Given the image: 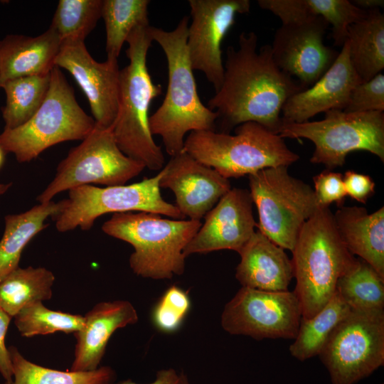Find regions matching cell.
Masks as SVG:
<instances>
[{
	"instance_id": "6da1fadb",
	"label": "cell",
	"mask_w": 384,
	"mask_h": 384,
	"mask_svg": "<svg viewBox=\"0 0 384 384\" xmlns=\"http://www.w3.org/2000/svg\"><path fill=\"white\" fill-rule=\"evenodd\" d=\"M257 43L255 32H242L238 48L226 50L222 85L207 102L218 114L219 132L230 134L240 124L255 122L279 134L284 105L307 88L277 66L270 45L257 50Z\"/></svg>"
},
{
	"instance_id": "7a4b0ae2",
	"label": "cell",
	"mask_w": 384,
	"mask_h": 384,
	"mask_svg": "<svg viewBox=\"0 0 384 384\" xmlns=\"http://www.w3.org/2000/svg\"><path fill=\"white\" fill-rule=\"evenodd\" d=\"M189 17L185 16L170 31L151 26L150 34L165 53L168 85L165 97L149 117L152 135L161 137L171 156L183 151L188 132L215 131L218 114L204 105L198 93L187 50Z\"/></svg>"
},
{
	"instance_id": "3957f363",
	"label": "cell",
	"mask_w": 384,
	"mask_h": 384,
	"mask_svg": "<svg viewBox=\"0 0 384 384\" xmlns=\"http://www.w3.org/2000/svg\"><path fill=\"white\" fill-rule=\"evenodd\" d=\"M149 23L136 26L126 42L129 64L119 75V104L111 127L119 149L128 157L153 171L161 170L165 159L149 127V110L154 99L162 92L154 84L146 64L148 50L153 41Z\"/></svg>"
},
{
	"instance_id": "277c9868",
	"label": "cell",
	"mask_w": 384,
	"mask_h": 384,
	"mask_svg": "<svg viewBox=\"0 0 384 384\" xmlns=\"http://www.w3.org/2000/svg\"><path fill=\"white\" fill-rule=\"evenodd\" d=\"M302 317L309 319L328 303L336 283L356 257L342 241L329 207H318L303 225L292 251Z\"/></svg>"
},
{
	"instance_id": "5b68a950",
	"label": "cell",
	"mask_w": 384,
	"mask_h": 384,
	"mask_svg": "<svg viewBox=\"0 0 384 384\" xmlns=\"http://www.w3.org/2000/svg\"><path fill=\"white\" fill-rule=\"evenodd\" d=\"M201 220L163 218L146 212L114 213L102 231L130 244L134 252L129 262L137 276L171 279L185 270L183 251L201 226Z\"/></svg>"
},
{
	"instance_id": "8992f818",
	"label": "cell",
	"mask_w": 384,
	"mask_h": 384,
	"mask_svg": "<svg viewBox=\"0 0 384 384\" xmlns=\"http://www.w3.org/2000/svg\"><path fill=\"white\" fill-rule=\"evenodd\" d=\"M183 151L228 179L270 167L289 166L299 159L279 134L255 122L239 124L235 134L191 132Z\"/></svg>"
},
{
	"instance_id": "52a82bcc",
	"label": "cell",
	"mask_w": 384,
	"mask_h": 384,
	"mask_svg": "<svg viewBox=\"0 0 384 384\" xmlns=\"http://www.w3.org/2000/svg\"><path fill=\"white\" fill-rule=\"evenodd\" d=\"M95 126V119L80 107L63 73L54 66L49 90L39 109L23 124L4 129L0 146L5 153L14 154L19 163H27L60 142L82 141Z\"/></svg>"
},
{
	"instance_id": "ba28073f",
	"label": "cell",
	"mask_w": 384,
	"mask_h": 384,
	"mask_svg": "<svg viewBox=\"0 0 384 384\" xmlns=\"http://www.w3.org/2000/svg\"><path fill=\"white\" fill-rule=\"evenodd\" d=\"M324 119L302 123L284 124L279 135L284 138H304L312 142V164L331 170L343 166L346 156L356 151H366L384 162V112H346L331 110Z\"/></svg>"
},
{
	"instance_id": "9c48e42d",
	"label": "cell",
	"mask_w": 384,
	"mask_h": 384,
	"mask_svg": "<svg viewBox=\"0 0 384 384\" xmlns=\"http://www.w3.org/2000/svg\"><path fill=\"white\" fill-rule=\"evenodd\" d=\"M287 169H264L248 178L249 191L258 212L257 230L292 252L303 225L319 206L312 188L290 176Z\"/></svg>"
},
{
	"instance_id": "30bf717a",
	"label": "cell",
	"mask_w": 384,
	"mask_h": 384,
	"mask_svg": "<svg viewBox=\"0 0 384 384\" xmlns=\"http://www.w3.org/2000/svg\"><path fill=\"white\" fill-rule=\"evenodd\" d=\"M162 174L161 169L154 177L129 185L73 188L68 191V198L61 201L60 210L51 218L60 233L76 228L90 230L98 217L107 213L146 212L183 220L185 216L177 207L161 196L159 181Z\"/></svg>"
},
{
	"instance_id": "8fae6325",
	"label": "cell",
	"mask_w": 384,
	"mask_h": 384,
	"mask_svg": "<svg viewBox=\"0 0 384 384\" xmlns=\"http://www.w3.org/2000/svg\"><path fill=\"white\" fill-rule=\"evenodd\" d=\"M318 356L331 384H356L370 375L384 364V309H351Z\"/></svg>"
},
{
	"instance_id": "7c38bea8",
	"label": "cell",
	"mask_w": 384,
	"mask_h": 384,
	"mask_svg": "<svg viewBox=\"0 0 384 384\" xmlns=\"http://www.w3.org/2000/svg\"><path fill=\"white\" fill-rule=\"evenodd\" d=\"M145 166L127 156L118 147L111 127L95 126L58 165L53 179L36 198L39 203L51 201L57 194L73 188L100 184L124 185Z\"/></svg>"
},
{
	"instance_id": "4fadbf2b",
	"label": "cell",
	"mask_w": 384,
	"mask_h": 384,
	"mask_svg": "<svg viewBox=\"0 0 384 384\" xmlns=\"http://www.w3.org/2000/svg\"><path fill=\"white\" fill-rule=\"evenodd\" d=\"M302 319L294 292L264 291L242 287L225 306L221 326L232 335L294 339Z\"/></svg>"
},
{
	"instance_id": "5bb4252c",
	"label": "cell",
	"mask_w": 384,
	"mask_h": 384,
	"mask_svg": "<svg viewBox=\"0 0 384 384\" xmlns=\"http://www.w3.org/2000/svg\"><path fill=\"white\" fill-rule=\"evenodd\" d=\"M192 21L188 28L187 50L191 68L205 75L215 92L223 82L222 41L238 14L250 10L249 0H189Z\"/></svg>"
},
{
	"instance_id": "9a60e30c",
	"label": "cell",
	"mask_w": 384,
	"mask_h": 384,
	"mask_svg": "<svg viewBox=\"0 0 384 384\" xmlns=\"http://www.w3.org/2000/svg\"><path fill=\"white\" fill-rule=\"evenodd\" d=\"M328 26L317 16L282 24L270 45L277 66L307 88L322 77L339 54L324 44Z\"/></svg>"
},
{
	"instance_id": "2e32d148",
	"label": "cell",
	"mask_w": 384,
	"mask_h": 384,
	"mask_svg": "<svg viewBox=\"0 0 384 384\" xmlns=\"http://www.w3.org/2000/svg\"><path fill=\"white\" fill-rule=\"evenodd\" d=\"M55 66L68 70L85 95L99 126L110 128L117 117L120 69L118 58L97 62L82 41L61 42Z\"/></svg>"
},
{
	"instance_id": "e0dca14e",
	"label": "cell",
	"mask_w": 384,
	"mask_h": 384,
	"mask_svg": "<svg viewBox=\"0 0 384 384\" xmlns=\"http://www.w3.org/2000/svg\"><path fill=\"white\" fill-rule=\"evenodd\" d=\"M252 204L248 190L231 188L205 215L204 223L184 248V256L221 250L239 252L257 228Z\"/></svg>"
},
{
	"instance_id": "ac0fdd59",
	"label": "cell",
	"mask_w": 384,
	"mask_h": 384,
	"mask_svg": "<svg viewBox=\"0 0 384 384\" xmlns=\"http://www.w3.org/2000/svg\"><path fill=\"white\" fill-rule=\"evenodd\" d=\"M160 188H169L176 206L191 220H201L231 189L229 180L182 151L161 169Z\"/></svg>"
},
{
	"instance_id": "d6986e66",
	"label": "cell",
	"mask_w": 384,
	"mask_h": 384,
	"mask_svg": "<svg viewBox=\"0 0 384 384\" xmlns=\"http://www.w3.org/2000/svg\"><path fill=\"white\" fill-rule=\"evenodd\" d=\"M361 80L349 58L347 41L330 68L311 87L290 97L282 110L284 124L302 123L331 110H343L352 90Z\"/></svg>"
},
{
	"instance_id": "ffe728a7",
	"label": "cell",
	"mask_w": 384,
	"mask_h": 384,
	"mask_svg": "<svg viewBox=\"0 0 384 384\" xmlns=\"http://www.w3.org/2000/svg\"><path fill=\"white\" fill-rule=\"evenodd\" d=\"M139 320L134 306L128 301L115 300L97 304L84 316L76 339L72 371H91L98 368L107 343L113 333Z\"/></svg>"
},
{
	"instance_id": "44dd1931",
	"label": "cell",
	"mask_w": 384,
	"mask_h": 384,
	"mask_svg": "<svg viewBox=\"0 0 384 384\" xmlns=\"http://www.w3.org/2000/svg\"><path fill=\"white\" fill-rule=\"evenodd\" d=\"M235 277L242 287L272 292L288 290L294 277L291 260L284 249L257 230L238 252Z\"/></svg>"
},
{
	"instance_id": "7402d4cb",
	"label": "cell",
	"mask_w": 384,
	"mask_h": 384,
	"mask_svg": "<svg viewBox=\"0 0 384 384\" xmlns=\"http://www.w3.org/2000/svg\"><path fill=\"white\" fill-rule=\"evenodd\" d=\"M60 46V37L50 26L35 37L5 36L0 41V88L12 79L50 73Z\"/></svg>"
},
{
	"instance_id": "603a6c76",
	"label": "cell",
	"mask_w": 384,
	"mask_h": 384,
	"mask_svg": "<svg viewBox=\"0 0 384 384\" xmlns=\"http://www.w3.org/2000/svg\"><path fill=\"white\" fill-rule=\"evenodd\" d=\"M348 250L384 277V208L369 214L363 207L341 206L333 214Z\"/></svg>"
},
{
	"instance_id": "cb8c5ba5",
	"label": "cell",
	"mask_w": 384,
	"mask_h": 384,
	"mask_svg": "<svg viewBox=\"0 0 384 384\" xmlns=\"http://www.w3.org/2000/svg\"><path fill=\"white\" fill-rule=\"evenodd\" d=\"M62 201L38 203L29 210L5 217V229L0 240V281L19 267V261L27 244L48 224L60 210Z\"/></svg>"
},
{
	"instance_id": "d4e9b609",
	"label": "cell",
	"mask_w": 384,
	"mask_h": 384,
	"mask_svg": "<svg viewBox=\"0 0 384 384\" xmlns=\"http://www.w3.org/2000/svg\"><path fill=\"white\" fill-rule=\"evenodd\" d=\"M350 61L362 82L384 68V15L380 9L368 11L348 28Z\"/></svg>"
},
{
	"instance_id": "484cf974",
	"label": "cell",
	"mask_w": 384,
	"mask_h": 384,
	"mask_svg": "<svg viewBox=\"0 0 384 384\" xmlns=\"http://www.w3.org/2000/svg\"><path fill=\"white\" fill-rule=\"evenodd\" d=\"M53 273L45 267H17L0 281V309L14 318L23 308L52 297Z\"/></svg>"
},
{
	"instance_id": "4316f807",
	"label": "cell",
	"mask_w": 384,
	"mask_h": 384,
	"mask_svg": "<svg viewBox=\"0 0 384 384\" xmlns=\"http://www.w3.org/2000/svg\"><path fill=\"white\" fill-rule=\"evenodd\" d=\"M12 380L2 384H110L116 373L110 366L91 371L59 370L46 368L24 358L16 347H9Z\"/></svg>"
},
{
	"instance_id": "83f0119b",
	"label": "cell",
	"mask_w": 384,
	"mask_h": 384,
	"mask_svg": "<svg viewBox=\"0 0 384 384\" xmlns=\"http://www.w3.org/2000/svg\"><path fill=\"white\" fill-rule=\"evenodd\" d=\"M351 309L336 291L317 314L309 319L302 317L294 341L289 348L291 355L300 361L318 356L331 331Z\"/></svg>"
},
{
	"instance_id": "f1b7e54d",
	"label": "cell",
	"mask_w": 384,
	"mask_h": 384,
	"mask_svg": "<svg viewBox=\"0 0 384 384\" xmlns=\"http://www.w3.org/2000/svg\"><path fill=\"white\" fill-rule=\"evenodd\" d=\"M50 82V73L10 80L2 85L6 104L1 109L4 129H14L28 120L43 102Z\"/></svg>"
},
{
	"instance_id": "f546056e",
	"label": "cell",
	"mask_w": 384,
	"mask_h": 384,
	"mask_svg": "<svg viewBox=\"0 0 384 384\" xmlns=\"http://www.w3.org/2000/svg\"><path fill=\"white\" fill-rule=\"evenodd\" d=\"M336 291L351 309H384V277L361 258L339 277Z\"/></svg>"
},
{
	"instance_id": "4dcf8cb0",
	"label": "cell",
	"mask_w": 384,
	"mask_h": 384,
	"mask_svg": "<svg viewBox=\"0 0 384 384\" xmlns=\"http://www.w3.org/2000/svg\"><path fill=\"white\" fill-rule=\"evenodd\" d=\"M149 0H103L101 17L106 31L107 58H118L130 32L149 23Z\"/></svg>"
},
{
	"instance_id": "1f68e13d",
	"label": "cell",
	"mask_w": 384,
	"mask_h": 384,
	"mask_svg": "<svg viewBox=\"0 0 384 384\" xmlns=\"http://www.w3.org/2000/svg\"><path fill=\"white\" fill-rule=\"evenodd\" d=\"M103 0H60L50 27L61 42L84 41L101 18Z\"/></svg>"
},
{
	"instance_id": "d6a6232c",
	"label": "cell",
	"mask_w": 384,
	"mask_h": 384,
	"mask_svg": "<svg viewBox=\"0 0 384 384\" xmlns=\"http://www.w3.org/2000/svg\"><path fill=\"white\" fill-rule=\"evenodd\" d=\"M14 318L21 336L27 338L57 331L75 334L84 324V316L49 309L43 302L25 306Z\"/></svg>"
},
{
	"instance_id": "836d02e7",
	"label": "cell",
	"mask_w": 384,
	"mask_h": 384,
	"mask_svg": "<svg viewBox=\"0 0 384 384\" xmlns=\"http://www.w3.org/2000/svg\"><path fill=\"white\" fill-rule=\"evenodd\" d=\"M303 4L308 14L321 16L332 26V38L337 46L346 42L349 26L363 18L368 12L348 0H303Z\"/></svg>"
},
{
	"instance_id": "e575fe53",
	"label": "cell",
	"mask_w": 384,
	"mask_h": 384,
	"mask_svg": "<svg viewBox=\"0 0 384 384\" xmlns=\"http://www.w3.org/2000/svg\"><path fill=\"white\" fill-rule=\"evenodd\" d=\"M191 308L188 292L176 285L169 287L152 311V321L157 329L165 333L176 331Z\"/></svg>"
},
{
	"instance_id": "d590c367",
	"label": "cell",
	"mask_w": 384,
	"mask_h": 384,
	"mask_svg": "<svg viewBox=\"0 0 384 384\" xmlns=\"http://www.w3.org/2000/svg\"><path fill=\"white\" fill-rule=\"evenodd\" d=\"M346 112L384 111V75L379 73L372 79L358 84L351 91Z\"/></svg>"
},
{
	"instance_id": "8d00e7d4",
	"label": "cell",
	"mask_w": 384,
	"mask_h": 384,
	"mask_svg": "<svg viewBox=\"0 0 384 384\" xmlns=\"http://www.w3.org/2000/svg\"><path fill=\"white\" fill-rule=\"evenodd\" d=\"M314 195L319 207H329L335 203L338 207L343 206L346 195L343 175L326 169L313 177Z\"/></svg>"
},
{
	"instance_id": "74e56055",
	"label": "cell",
	"mask_w": 384,
	"mask_h": 384,
	"mask_svg": "<svg viewBox=\"0 0 384 384\" xmlns=\"http://www.w3.org/2000/svg\"><path fill=\"white\" fill-rule=\"evenodd\" d=\"M343 181L346 195L358 202L366 203L375 193V184L368 175L349 170L345 172Z\"/></svg>"
},
{
	"instance_id": "f35d334b",
	"label": "cell",
	"mask_w": 384,
	"mask_h": 384,
	"mask_svg": "<svg viewBox=\"0 0 384 384\" xmlns=\"http://www.w3.org/2000/svg\"><path fill=\"white\" fill-rule=\"evenodd\" d=\"M11 317L0 309V373L5 381L12 380V366L9 348L5 344L6 334Z\"/></svg>"
},
{
	"instance_id": "ab89813d",
	"label": "cell",
	"mask_w": 384,
	"mask_h": 384,
	"mask_svg": "<svg viewBox=\"0 0 384 384\" xmlns=\"http://www.w3.org/2000/svg\"><path fill=\"white\" fill-rule=\"evenodd\" d=\"M110 384H142L132 380L112 382ZM146 384H190L187 376L183 373H178L174 368L161 369L157 371L154 381Z\"/></svg>"
},
{
	"instance_id": "60d3db41",
	"label": "cell",
	"mask_w": 384,
	"mask_h": 384,
	"mask_svg": "<svg viewBox=\"0 0 384 384\" xmlns=\"http://www.w3.org/2000/svg\"><path fill=\"white\" fill-rule=\"evenodd\" d=\"M351 2L357 7L369 11L374 9H380L383 7V0H353Z\"/></svg>"
},
{
	"instance_id": "b9f144b4",
	"label": "cell",
	"mask_w": 384,
	"mask_h": 384,
	"mask_svg": "<svg viewBox=\"0 0 384 384\" xmlns=\"http://www.w3.org/2000/svg\"><path fill=\"white\" fill-rule=\"evenodd\" d=\"M11 186V183H0V196L5 193Z\"/></svg>"
},
{
	"instance_id": "7bdbcfd3",
	"label": "cell",
	"mask_w": 384,
	"mask_h": 384,
	"mask_svg": "<svg viewBox=\"0 0 384 384\" xmlns=\"http://www.w3.org/2000/svg\"><path fill=\"white\" fill-rule=\"evenodd\" d=\"M5 159V151L0 146V169L3 166Z\"/></svg>"
}]
</instances>
